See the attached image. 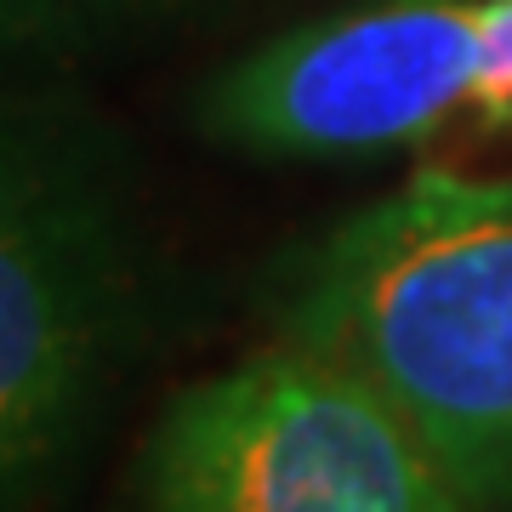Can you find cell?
Returning <instances> with one entry per match:
<instances>
[{
  "label": "cell",
  "instance_id": "cell-1",
  "mask_svg": "<svg viewBox=\"0 0 512 512\" xmlns=\"http://www.w3.org/2000/svg\"><path fill=\"white\" fill-rule=\"evenodd\" d=\"M274 336L353 370L478 512H512V177L427 165L268 274Z\"/></svg>",
  "mask_w": 512,
  "mask_h": 512
},
{
  "label": "cell",
  "instance_id": "cell-2",
  "mask_svg": "<svg viewBox=\"0 0 512 512\" xmlns=\"http://www.w3.org/2000/svg\"><path fill=\"white\" fill-rule=\"evenodd\" d=\"M148 308L126 137L74 92H0V512H46Z\"/></svg>",
  "mask_w": 512,
  "mask_h": 512
},
{
  "label": "cell",
  "instance_id": "cell-3",
  "mask_svg": "<svg viewBox=\"0 0 512 512\" xmlns=\"http://www.w3.org/2000/svg\"><path fill=\"white\" fill-rule=\"evenodd\" d=\"M131 512H478L353 370L285 336L183 382L131 461Z\"/></svg>",
  "mask_w": 512,
  "mask_h": 512
},
{
  "label": "cell",
  "instance_id": "cell-4",
  "mask_svg": "<svg viewBox=\"0 0 512 512\" xmlns=\"http://www.w3.org/2000/svg\"><path fill=\"white\" fill-rule=\"evenodd\" d=\"M478 92L484 0H348L211 69L188 126L245 160H382L478 120Z\"/></svg>",
  "mask_w": 512,
  "mask_h": 512
},
{
  "label": "cell",
  "instance_id": "cell-5",
  "mask_svg": "<svg viewBox=\"0 0 512 512\" xmlns=\"http://www.w3.org/2000/svg\"><path fill=\"white\" fill-rule=\"evenodd\" d=\"M188 0H0V63L57 69L137 35Z\"/></svg>",
  "mask_w": 512,
  "mask_h": 512
},
{
  "label": "cell",
  "instance_id": "cell-6",
  "mask_svg": "<svg viewBox=\"0 0 512 512\" xmlns=\"http://www.w3.org/2000/svg\"><path fill=\"white\" fill-rule=\"evenodd\" d=\"M473 126L512 143V0H484V92Z\"/></svg>",
  "mask_w": 512,
  "mask_h": 512
}]
</instances>
